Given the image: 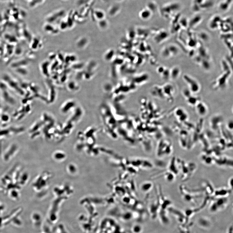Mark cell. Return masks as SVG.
<instances>
[{
  "label": "cell",
  "mask_w": 233,
  "mask_h": 233,
  "mask_svg": "<svg viewBox=\"0 0 233 233\" xmlns=\"http://www.w3.org/2000/svg\"><path fill=\"white\" fill-rule=\"evenodd\" d=\"M184 78L189 85V90L192 93H197L199 92L201 87L199 83L187 75L185 76Z\"/></svg>",
  "instance_id": "cell-1"
},
{
  "label": "cell",
  "mask_w": 233,
  "mask_h": 233,
  "mask_svg": "<svg viewBox=\"0 0 233 233\" xmlns=\"http://www.w3.org/2000/svg\"><path fill=\"white\" fill-rule=\"evenodd\" d=\"M197 114L200 116H206L208 111V108L207 105L203 102L199 101L195 106Z\"/></svg>",
  "instance_id": "cell-2"
},
{
  "label": "cell",
  "mask_w": 233,
  "mask_h": 233,
  "mask_svg": "<svg viewBox=\"0 0 233 233\" xmlns=\"http://www.w3.org/2000/svg\"><path fill=\"white\" fill-rule=\"evenodd\" d=\"M180 8V5L178 2H174L169 4L166 7V12L169 15L176 13Z\"/></svg>",
  "instance_id": "cell-3"
},
{
  "label": "cell",
  "mask_w": 233,
  "mask_h": 233,
  "mask_svg": "<svg viewBox=\"0 0 233 233\" xmlns=\"http://www.w3.org/2000/svg\"><path fill=\"white\" fill-rule=\"evenodd\" d=\"M232 0H224L219 4V8L222 11H226L230 8Z\"/></svg>",
  "instance_id": "cell-4"
},
{
  "label": "cell",
  "mask_w": 233,
  "mask_h": 233,
  "mask_svg": "<svg viewBox=\"0 0 233 233\" xmlns=\"http://www.w3.org/2000/svg\"><path fill=\"white\" fill-rule=\"evenodd\" d=\"M202 20V17L199 15H197L191 18L188 22L189 26L194 27L199 24Z\"/></svg>",
  "instance_id": "cell-5"
},
{
  "label": "cell",
  "mask_w": 233,
  "mask_h": 233,
  "mask_svg": "<svg viewBox=\"0 0 233 233\" xmlns=\"http://www.w3.org/2000/svg\"><path fill=\"white\" fill-rule=\"evenodd\" d=\"M214 3L211 0H204L202 4L198 6L200 9L206 10L211 8L213 6Z\"/></svg>",
  "instance_id": "cell-6"
},
{
  "label": "cell",
  "mask_w": 233,
  "mask_h": 233,
  "mask_svg": "<svg viewBox=\"0 0 233 233\" xmlns=\"http://www.w3.org/2000/svg\"><path fill=\"white\" fill-rule=\"evenodd\" d=\"M179 69L178 68H174L171 73V76L173 79H176L178 76L179 74Z\"/></svg>",
  "instance_id": "cell-7"
},
{
  "label": "cell",
  "mask_w": 233,
  "mask_h": 233,
  "mask_svg": "<svg viewBox=\"0 0 233 233\" xmlns=\"http://www.w3.org/2000/svg\"><path fill=\"white\" fill-rule=\"evenodd\" d=\"M204 0H193V4L199 6L201 4Z\"/></svg>",
  "instance_id": "cell-8"
}]
</instances>
